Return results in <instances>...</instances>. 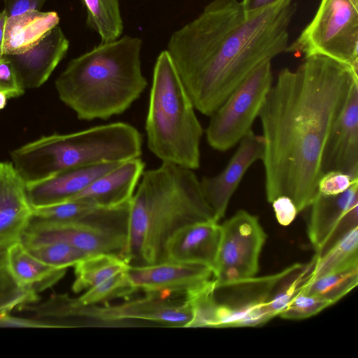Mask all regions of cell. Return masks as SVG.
<instances>
[{
	"instance_id": "1",
	"label": "cell",
	"mask_w": 358,
	"mask_h": 358,
	"mask_svg": "<svg viewBox=\"0 0 358 358\" xmlns=\"http://www.w3.org/2000/svg\"><path fill=\"white\" fill-rule=\"evenodd\" d=\"M305 59L296 71L281 70L259 114L266 199L287 196L299 213L317 194L326 140L358 81L357 71L331 58Z\"/></svg>"
},
{
	"instance_id": "2",
	"label": "cell",
	"mask_w": 358,
	"mask_h": 358,
	"mask_svg": "<svg viewBox=\"0 0 358 358\" xmlns=\"http://www.w3.org/2000/svg\"><path fill=\"white\" fill-rule=\"evenodd\" d=\"M294 0L247 11L237 0H213L174 31L167 51L195 109L210 116L260 64L285 52Z\"/></svg>"
},
{
	"instance_id": "3",
	"label": "cell",
	"mask_w": 358,
	"mask_h": 358,
	"mask_svg": "<svg viewBox=\"0 0 358 358\" xmlns=\"http://www.w3.org/2000/svg\"><path fill=\"white\" fill-rule=\"evenodd\" d=\"M129 204L125 247L120 255L129 265L164 259L168 239L180 227L214 220L194 170L162 162L144 171Z\"/></svg>"
},
{
	"instance_id": "4",
	"label": "cell",
	"mask_w": 358,
	"mask_h": 358,
	"mask_svg": "<svg viewBox=\"0 0 358 358\" xmlns=\"http://www.w3.org/2000/svg\"><path fill=\"white\" fill-rule=\"evenodd\" d=\"M143 41L124 36L71 59L55 80L60 100L80 120H107L126 111L147 86Z\"/></svg>"
},
{
	"instance_id": "5",
	"label": "cell",
	"mask_w": 358,
	"mask_h": 358,
	"mask_svg": "<svg viewBox=\"0 0 358 358\" xmlns=\"http://www.w3.org/2000/svg\"><path fill=\"white\" fill-rule=\"evenodd\" d=\"M142 144L134 127L114 122L43 136L13 150L10 157L27 186L69 170L140 157Z\"/></svg>"
},
{
	"instance_id": "6",
	"label": "cell",
	"mask_w": 358,
	"mask_h": 358,
	"mask_svg": "<svg viewBox=\"0 0 358 358\" xmlns=\"http://www.w3.org/2000/svg\"><path fill=\"white\" fill-rule=\"evenodd\" d=\"M145 128L149 150L162 162L192 170L200 166L203 130L166 50L154 66Z\"/></svg>"
},
{
	"instance_id": "7",
	"label": "cell",
	"mask_w": 358,
	"mask_h": 358,
	"mask_svg": "<svg viewBox=\"0 0 358 358\" xmlns=\"http://www.w3.org/2000/svg\"><path fill=\"white\" fill-rule=\"evenodd\" d=\"M145 294L121 303L82 306L66 294H53L46 301L27 305L24 310L38 319L52 322L57 328L83 327H131L158 326L187 327L192 317L185 299Z\"/></svg>"
},
{
	"instance_id": "8",
	"label": "cell",
	"mask_w": 358,
	"mask_h": 358,
	"mask_svg": "<svg viewBox=\"0 0 358 358\" xmlns=\"http://www.w3.org/2000/svg\"><path fill=\"white\" fill-rule=\"evenodd\" d=\"M285 52L324 56L358 71V0H321L313 20Z\"/></svg>"
},
{
	"instance_id": "9",
	"label": "cell",
	"mask_w": 358,
	"mask_h": 358,
	"mask_svg": "<svg viewBox=\"0 0 358 358\" xmlns=\"http://www.w3.org/2000/svg\"><path fill=\"white\" fill-rule=\"evenodd\" d=\"M271 60L260 64L210 116L206 140L214 150L224 152L251 131L272 86Z\"/></svg>"
},
{
	"instance_id": "10",
	"label": "cell",
	"mask_w": 358,
	"mask_h": 358,
	"mask_svg": "<svg viewBox=\"0 0 358 358\" xmlns=\"http://www.w3.org/2000/svg\"><path fill=\"white\" fill-rule=\"evenodd\" d=\"M220 227V245L213 267V281L219 284L255 276L266 240L257 217L240 210Z\"/></svg>"
},
{
	"instance_id": "11",
	"label": "cell",
	"mask_w": 358,
	"mask_h": 358,
	"mask_svg": "<svg viewBox=\"0 0 358 358\" xmlns=\"http://www.w3.org/2000/svg\"><path fill=\"white\" fill-rule=\"evenodd\" d=\"M281 274L282 271L219 284L213 281L215 327H257L271 320L268 302Z\"/></svg>"
},
{
	"instance_id": "12",
	"label": "cell",
	"mask_w": 358,
	"mask_h": 358,
	"mask_svg": "<svg viewBox=\"0 0 358 358\" xmlns=\"http://www.w3.org/2000/svg\"><path fill=\"white\" fill-rule=\"evenodd\" d=\"M126 240V228L119 226L89 222L58 223L31 217L20 241L26 248L61 242L88 255L120 256Z\"/></svg>"
},
{
	"instance_id": "13",
	"label": "cell",
	"mask_w": 358,
	"mask_h": 358,
	"mask_svg": "<svg viewBox=\"0 0 358 358\" xmlns=\"http://www.w3.org/2000/svg\"><path fill=\"white\" fill-rule=\"evenodd\" d=\"M358 182L337 195L317 192L309 207L308 236L319 257L358 227Z\"/></svg>"
},
{
	"instance_id": "14",
	"label": "cell",
	"mask_w": 358,
	"mask_h": 358,
	"mask_svg": "<svg viewBox=\"0 0 358 358\" xmlns=\"http://www.w3.org/2000/svg\"><path fill=\"white\" fill-rule=\"evenodd\" d=\"M127 273L138 291L164 296L184 295L213 278V269L208 266L169 259L130 265Z\"/></svg>"
},
{
	"instance_id": "15",
	"label": "cell",
	"mask_w": 358,
	"mask_h": 358,
	"mask_svg": "<svg viewBox=\"0 0 358 358\" xmlns=\"http://www.w3.org/2000/svg\"><path fill=\"white\" fill-rule=\"evenodd\" d=\"M264 151L263 136L251 130L239 141L237 150L220 173L201 179L202 194L215 221L219 222L224 216L230 199L245 173L252 164L262 159Z\"/></svg>"
},
{
	"instance_id": "16",
	"label": "cell",
	"mask_w": 358,
	"mask_h": 358,
	"mask_svg": "<svg viewBox=\"0 0 358 358\" xmlns=\"http://www.w3.org/2000/svg\"><path fill=\"white\" fill-rule=\"evenodd\" d=\"M322 174L337 171L358 178V81L332 125L321 159Z\"/></svg>"
},
{
	"instance_id": "17",
	"label": "cell",
	"mask_w": 358,
	"mask_h": 358,
	"mask_svg": "<svg viewBox=\"0 0 358 358\" xmlns=\"http://www.w3.org/2000/svg\"><path fill=\"white\" fill-rule=\"evenodd\" d=\"M32 214L23 180L13 163L0 162V245L20 241Z\"/></svg>"
},
{
	"instance_id": "18",
	"label": "cell",
	"mask_w": 358,
	"mask_h": 358,
	"mask_svg": "<svg viewBox=\"0 0 358 358\" xmlns=\"http://www.w3.org/2000/svg\"><path fill=\"white\" fill-rule=\"evenodd\" d=\"M69 41L59 25L24 52L6 56L12 62L22 87H41L65 57Z\"/></svg>"
},
{
	"instance_id": "19",
	"label": "cell",
	"mask_w": 358,
	"mask_h": 358,
	"mask_svg": "<svg viewBox=\"0 0 358 358\" xmlns=\"http://www.w3.org/2000/svg\"><path fill=\"white\" fill-rule=\"evenodd\" d=\"M220 236V224L214 220L185 225L168 239L164 248V259L201 264L213 269Z\"/></svg>"
},
{
	"instance_id": "20",
	"label": "cell",
	"mask_w": 358,
	"mask_h": 358,
	"mask_svg": "<svg viewBox=\"0 0 358 358\" xmlns=\"http://www.w3.org/2000/svg\"><path fill=\"white\" fill-rule=\"evenodd\" d=\"M144 169L141 157L125 161L94 180L70 200H84L107 208L122 206L130 201Z\"/></svg>"
},
{
	"instance_id": "21",
	"label": "cell",
	"mask_w": 358,
	"mask_h": 358,
	"mask_svg": "<svg viewBox=\"0 0 358 358\" xmlns=\"http://www.w3.org/2000/svg\"><path fill=\"white\" fill-rule=\"evenodd\" d=\"M122 162L105 163L71 169L27 185L29 203L33 208H37L69 201L94 180Z\"/></svg>"
},
{
	"instance_id": "22",
	"label": "cell",
	"mask_w": 358,
	"mask_h": 358,
	"mask_svg": "<svg viewBox=\"0 0 358 358\" xmlns=\"http://www.w3.org/2000/svg\"><path fill=\"white\" fill-rule=\"evenodd\" d=\"M59 17L55 11H29L7 17L4 55L20 54L29 50L59 25Z\"/></svg>"
},
{
	"instance_id": "23",
	"label": "cell",
	"mask_w": 358,
	"mask_h": 358,
	"mask_svg": "<svg viewBox=\"0 0 358 358\" xmlns=\"http://www.w3.org/2000/svg\"><path fill=\"white\" fill-rule=\"evenodd\" d=\"M66 269L38 259L20 241L9 248L7 270L20 287L36 294L55 285L64 277Z\"/></svg>"
},
{
	"instance_id": "24",
	"label": "cell",
	"mask_w": 358,
	"mask_h": 358,
	"mask_svg": "<svg viewBox=\"0 0 358 358\" xmlns=\"http://www.w3.org/2000/svg\"><path fill=\"white\" fill-rule=\"evenodd\" d=\"M129 264L114 253L89 255L74 266L75 280L72 290L85 292L120 272L127 271Z\"/></svg>"
},
{
	"instance_id": "25",
	"label": "cell",
	"mask_w": 358,
	"mask_h": 358,
	"mask_svg": "<svg viewBox=\"0 0 358 358\" xmlns=\"http://www.w3.org/2000/svg\"><path fill=\"white\" fill-rule=\"evenodd\" d=\"M85 8L86 24L100 36L101 43L120 38L123 21L118 0H82Z\"/></svg>"
},
{
	"instance_id": "26",
	"label": "cell",
	"mask_w": 358,
	"mask_h": 358,
	"mask_svg": "<svg viewBox=\"0 0 358 358\" xmlns=\"http://www.w3.org/2000/svg\"><path fill=\"white\" fill-rule=\"evenodd\" d=\"M313 259L308 280L358 266V227L351 230L322 255H315Z\"/></svg>"
},
{
	"instance_id": "27",
	"label": "cell",
	"mask_w": 358,
	"mask_h": 358,
	"mask_svg": "<svg viewBox=\"0 0 358 358\" xmlns=\"http://www.w3.org/2000/svg\"><path fill=\"white\" fill-rule=\"evenodd\" d=\"M357 283L358 266H354L307 280L301 290L333 305L352 291Z\"/></svg>"
},
{
	"instance_id": "28",
	"label": "cell",
	"mask_w": 358,
	"mask_h": 358,
	"mask_svg": "<svg viewBox=\"0 0 358 358\" xmlns=\"http://www.w3.org/2000/svg\"><path fill=\"white\" fill-rule=\"evenodd\" d=\"M127 271L114 275L83 292L79 297L73 298L74 301L79 305L88 306L132 296L138 290L131 283Z\"/></svg>"
},
{
	"instance_id": "29",
	"label": "cell",
	"mask_w": 358,
	"mask_h": 358,
	"mask_svg": "<svg viewBox=\"0 0 358 358\" xmlns=\"http://www.w3.org/2000/svg\"><path fill=\"white\" fill-rule=\"evenodd\" d=\"M24 248L41 262L50 266L62 268L74 266L79 261L89 255L71 245L61 242L45 243Z\"/></svg>"
},
{
	"instance_id": "30",
	"label": "cell",
	"mask_w": 358,
	"mask_h": 358,
	"mask_svg": "<svg viewBox=\"0 0 358 358\" xmlns=\"http://www.w3.org/2000/svg\"><path fill=\"white\" fill-rule=\"evenodd\" d=\"M38 294L20 287L6 269L0 271V313L38 301Z\"/></svg>"
},
{
	"instance_id": "31",
	"label": "cell",
	"mask_w": 358,
	"mask_h": 358,
	"mask_svg": "<svg viewBox=\"0 0 358 358\" xmlns=\"http://www.w3.org/2000/svg\"><path fill=\"white\" fill-rule=\"evenodd\" d=\"M329 306L331 304L327 301L307 294L301 287L278 316L287 320L306 319Z\"/></svg>"
},
{
	"instance_id": "32",
	"label": "cell",
	"mask_w": 358,
	"mask_h": 358,
	"mask_svg": "<svg viewBox=\"0 0 358 358\" xmlns=\"http://www.w3.org/2000/svg\"><path fill=\"white\" fill-rule=\"evenodd\" d=\"M358 178H353L341 171L324 173L317 183V192L325 195H337L346 191Z\"/></svg>"
},
{
	"instance_id": "33",
	"label": "cell",
	"mask_w": 358,
	"mask_h": 358,
	"mask_svg": "<svg viewBox=\"0 0 358 358\" xmlns=\"http://www.w3.org/2000/svg\"><path fill=\"white\" fill-rule=\"evenodd\" d=\"M0 91L8 98L18 97L24 92L12 62L5 55L0 62Z\"/></svg>"
},
{
	"instance_id": "34",
	"label": "cell",
	"mask_w": 358,
	"mask_h": 358,
	"mask_svg": "<svg viewBox=\"0 0 358 358\" xmlns=\"http://www.w3.org/2000/svg\"><path fill=\"white\" fill-rule=\"evenodd\" d=\"M271 203L278 223L282 226L291 224L299 213L293 201L287 196H280Z\"/></svg>"
},
{
	"instance_id": "35",
	"label": "cell",
	"mask_w": 358,
	"mask_h": 358,
	"mask_svg": "<svg viewBox=\"0 0 358 358\" xmlns=\"http://www.w3.org/2000/svg\"><path fill=\"white\" fill-rule=\"evenodd\" d=\"M0 327L56 328L53 323L47 320L15 317L8 312L0 313Z\"/></svg>"
},
{
	"instance_id": "36",
	"label": "cell",
	"mask_w": 358,
	"mask_h": 358,
	"mask_svg": "<svg viewBox=\"0 0 358 358\" xmlns=\"http://www.w3.org/2000/svg\"><path fill=\"white\" fill-rule=\"evenodd\" d=\"M48 0H3L4 9L8 17L29 11L41 10Z\"/></svg>"
},
{
	"instance_id": "37",
	"label": "cell",
	"mask_w": 358,
	"mask_h": 358,
	"mask_svg": "<svg viewBox=\"0 0 358 358\" xmlns=\"http://www.w3.org/2000/svg\"><path fill=\"white\" fill-rule=\"evenodd\" d=\"M280 0H242L241 4L247 11H255L272 6Z\"/></svg>"
},
{
	"instance_id": "38",
	"label": "cell",
	"mask_w": 358,
	"mask_h": 358,
	"mask_svg": "<svg viewBox=\"0 0 358 358\" xmlns=\"http://www.w3.org/2000/svg\"><path fill=\"white\" fill-rule=\"evenodd\" d=\"M6 12L3 10L0 13V62L4 57L3 52V41H4V31L5 24L7 20Z\"/></svg>"
},
{
	"instance_id": "39",
	"label": "cell",
	"mask_w": 358,
	"mask_h": 358,
	"mask_svg": "<svg viewBox=\"0 0 358 358\" xmlns=\"http://www.w3.org/2000/svg\"><path fill=\"white\" fill-rule=\"evenodd\" d=\"M10 246L0 245V271L7 268Z\"/></svg>"
},
{
	"instance_id": "40",
	"label": "cell",
	"mask_w": 358,
	"mask_h": 358,
	"mask_svg": "<svg viewBox=\"0 0 358 358\" xmlns=\"http://www.w3.org/2000/svg\"><path fill=\"white\" fill-rule=\"evenodd\" d=\"M8 99V98L6 94L0 91V110H2L6 107Z\"/></svg>"
}]
</instances>
